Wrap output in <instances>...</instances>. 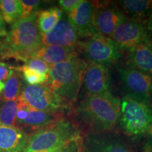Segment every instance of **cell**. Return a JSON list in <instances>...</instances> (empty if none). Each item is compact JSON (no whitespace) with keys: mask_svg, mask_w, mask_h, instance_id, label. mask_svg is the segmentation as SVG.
<instances>
[{"mask_svg":"<svg viewBox=\"0 0 152 152\" xmlns=\"http://www.w3.org/2000/svg\"><path fill=\"white\" fill-rule=\"evenodd\" d=\"M121 101L112 93L85 96L75 109L77 118L87 132L113 131L118 123Z\"/></svg>","mask_w":152,"mask_h":152,"instance_id":"6da1fadb","label":"cell"},{"mask_svg":"<svg viewBox=\"0 0 152 152\" xmlns=\"http://www.w3.org/2000/svg\"><path fill=\"white\" fill-rule=\"evenodd\" d=\"M37 12L20 18L11 26L7 36L0 39V57L26 62L42 45V35L37 25Z\"/></svg>","mask_w":152,"mask_h":152,"instance_id":"7a4b0ae2","label":"cell"},{"mask_svg":"<svg viewBox=\"0 0 152 152\" xmlns=\"http://www.w3.org/2000/svg\"><path fill=\"white\" fill-rule=\"evenodd\" d=\"M81 139L77 123L64 116L30 134L23 152H55Z\"/></svg>","mask_w":152,"mask_h":152,"instance_id":"3957f363","label":"cell"},{"mask_svg":"<svg viewBox=\"0 0 152 152\" xmlns=\"http://www.w3.org/2000/svg\"><path fill=\"white\" fill-rule=\"evenodd\" d=\"M87 61L78 56L51 66L46 86L69 104L77 102Z\"/></svg>","mask_w":152,"mask_h":152,"instance_id":"277c9868","label":"cell"},{"mask_svg":"<svg viewBox=\"0 0 152 152\" xmlns=\"http://www.w3.org/2000/svg\"><path fill=\"white\" fill-rule=\"evenodd\" d=\"M120 101L119 128L132 140L143 137L152 125L151 104L128 95H124Z\"/></svg>","mask_w":152,"mask_h":152,"instance_id":"5b68a950","label":"cell"},{"mask_svg":"<svg viewBox=\"0 0 152 152\" xmlns=\"http://www.w3.org/2000/svg\"><path fill=\"white\" fill-rule=\"evenodd\" d=\"M77 51L87 59L109 67L115 64L123 56V52L111 38L100 33L88 37L83 42H79Z\"/></svg>","mask_w":152,"mask_h":152,"instance_id":"8992f818","label":"cell"},{"mask_svg":"<svg viewBox=\"0 0 152 152\" xmlns=\"http://www.w3.org/2000/svg\"><path fill=\"white\" fill-rule=\"evenodd\" d=\"M20 99L28 107L37 111L64 113L71 104L49 90L45 85H28L20 92Z\"/></svg>","mask_w":152,"mask_h":152,"instance_id":"52a82bcc","label":"cell"},{"mask_svg":"<svg viewBox=\"0 0 152 152\" xmlns=\"http://www.w3.org/2000/svg\"><path fill=\"white\" fill-rule=\"evenodd\" d=\"M125 95L150 102L152 75L129 67L117 68Z\"/></svg>","mask_w":152,"mask_h":152,"instance_id":"ba28073f","label":"cell"},{"mask_svg":"<svg viewBox=\"0 0 152 152\" xmlns=\"http://www.w3.org/2000/svg\"><path fill=\"white\" fill-rule=\"evenodd\" d=\"M83 152H134L119 134L113 131L87 132L82 143Z\"/></svg>","mask_w":152,"mask_h":152,"instance_id":"9c48e42d","label":"cell"},{"mask_svg":"<svg viewBox=\"0 0 152 152\" xmlns=\"http://www.w3.org/2000/svg\"><path fill=\"white\" fill-rule=\"evenodd\" d=\"M81 88L85 96L111 93V76L109 67L87 61Z\"/></svg>","mask_w":152,"mask_h":152,"instance_id":"30bf717a","label":"cell"},{"mask_svg":"<svg viewBox=\"0 0 152 152\" xmlns=\"http://www.w3.org/2000/svg\"><path fill=\"white\" fill-rule=\"evenodd\" d=\"M94 7V23L99 33L111 38L114 30L126 19L115 1H92Z\"/></svg>","mask_w":152,"mask_h":152,"instance_id":"8fae6325","label":"cell"},{"mask_svg":"<svg viewBox=\"0 0 152 152\" xmlns=\"http://www.w3.org/2000/svg\"><path fill=\"white\" fill-rule=\"evenodd\" d=\"M111 38L122 52L130 50L150 39L143 23L128 18L114 30Z\"/></svg>","mask_w":152,"mask_h":152,"instance_id":"7c38bea8","label":"cell"},{"mask_svg":"<svg viewBox=\"0 0 152 152\" xmlns=\"http://www.w3.org/2000/svg\"><path fill=\"white\" fill-rule=\"evenodd\" d=\"M68 20L80 37H90L99 33L94 23V7L92 1L82 0L68 13Z\"/></svg>","mask_w":152,"mask_h":152,"instance_id":"4fadbf2b","label":"cell"},{"mask_svg":"<svg viewBox=\"0 0 152 152\" xmlns=\"http://www.w3.org/2000/svg\"><path fill=\"white\" fill-rule=\"evenodd\" d=\"M42 46L77 47L79 37L68 19L61 18L48 33L42 34Z\"/></svg>","mask_w":152,"mask_h":152,"instance_id":"5bb4252c","label":"cell"},{"mask_svg":"<svg viewBox=\"0 0 152 152\" xmlns=\"http://www.w3.org/2000/svg\"><path fill=\"white\" fill-rule=\"evenodd\" d=\"M127 67L152 75V41H144L128 51Z\"/></svg>","mask_w":152,"mask_h":152,"instance_id":"9a60e30c","label":"cell"},{"mask_svg":"<svg viewBox=\"0 0 152 152\" xmlns=\"http://www.w3.org/2000/svg\"><path fill=\"white\" fill-rule=\"evenodd\" d=\"M26 113L24 118L18 123V128L23 130L28 129V133L30 135L36 131L45 128L64 117V113H54L37 111L30 109L26 105Z\"/></svg>","mask_w":152,"mask_h":152,"instance_id":"2e32d148","label":"cell"},{"mask_svg":"<svg viewBox=\"0 0 152 152\" xmlns=\"http://www.w3.org/2000/svg\"><path fill=\"white\" fill-rule=\"evenodd\" d=\"M29 137L21 129L0 124V152H23Z\"/></svg>","mask_w":152,"mask_h":152,"instance_id":"e0dca14e","label":"cell"},{"mask_svg":"<svg viewBox=\"0 0 152 152\" xmlns=\"http://www.w3.org/2000/svg\"><path fill=\"white\" fill-rule=\"evenodd\" d=\"M115 3L126 18L143 24L152 14V0H123Z\"/></svg>","mask_w":152,"mask_h":152,"instance_id":"ac0fdd59","label":"cell"},{"mask_svg":"<svg viewBox=\"0 0 152 152\" xmlns=\"http://www.w3.org/2000/svg\"><path fill=\"white\" fill-rule=\"evenodd\" d=\"M78 56L76 47L56 46H42L32 55L31 58H37L53 66Z\"/></svg>","mask_w":152,"mask_h":152,"instance_id":"d6986e66","label":"cell"},{"mask_svg":"<svg viewBox=\"0 0 152 152\" xmlns=\"http://www.w3.org/2000/svg\"><path fill=\"white\" fill-rule=\"evenodd\" d=\"M63 11L58 7L38 11L37 25L41 35L48 33L62 18Z\"/></svg>","mask_w":152,"mask_h":152,"instance_id":"ffe728a7","label":"cell"},{"mask_svg":"<svg viewBox=\"0 0 152 152\" xmlns=\"http://www.w3.org/2000/svg\"><path fill=\"white\" fill-rule=\"evenodd\" d=\"M22 13L19 0H0V14L4 22L14 24L21 18Z\"/></svg>","mask_w":152,"mask_h":152,"instance_id":"44dd1931","label":"cell"},{"mask_svg":"<svg viewBox=\"0 0 152 152\" xmlns=\"http://www.w3.org/2000/svg\"><path fill=\"white\" fill-rule=\"evenodd\" d=\"M21 82L20 76L16 71L13 70L9 75L6 84L2 94V99L7 101L16 100L20 96Z\"/></svg>","mask_w":152,"mask_h":152,"instance_id":"7402d4cb","label":"cell"},{"mask_svg":"<svg viewBox=\"0 0 152 152\" xmlns=\"http://www.w3.org/2000/svg\"><path fill=\"white\" fill-rule=\"evenodd\" d=\"M18 108L17 99L4 102L0 108V124L17 128L16 113Z\"/></svg>","mask_w":152,"mask_h":152,"instance_id":"603a6c76","label":"cell"},{"mask_svg":"<svg viewBox=\"0 0 152 152\" xmlns=\"http://www.w3.org/2000/svg\"><path fill=\"white\" fill-rule=\"evenodd\" d=\"M18 71L21 72L25 81L30 85H37L46 83L48 80V75L38 73L25 65L19 68Z\"/></svg>","mask_w":152,"mask_h":152,"instance_id":"cb8c5ba5","label":"cell"},{"mask_svg":"<svg viewBox=\"0 0 152 152\" xmlns=\"http://www.w3.org/2000/svg\"><path fill=\"white\" fill-rule=\"evenodd\" d=\"M25 66H26L30 69L33 70L37 73L42 74V75H48L50 66L48 64L44 61L39 59L37 58H29L25 62Z\"/></svg>","mask_w":152,"mask_h":152,"instance_id":"d4e9b609","label":"cell"},{"mask_svg":"<svg viewBox=\"0 0 152 152\" xmlns=\"http://www.w3.org/2000/svg\"><path fill=\"white\" fill-rule=\"evenodd\" d=\"M19 1L22 7L21 18L27 17L37 12V9L41 4V1L38 0H19Z\"/></svg>","mask_w":152,"mask_h":152,"instance_id":"484cf974","label":"cell"},{"mask_svg":"<svg viewBox=\"0 0 152 152\" xmlns=\"http://www.w3.org/2000/svg\"><path fill=\"white\" fill-rule=\"evenodd\" d=\"M81 1L82 0H61L58 3L62 11H65L68 14L75 9Z\"/></svg>","mask_w":152,"mask_h":152,"instance_id":"4316f807","label":"cell"},{"mask_svg":"<svg viewBox=\"0 0 152 152\" xmlns=\"http://www.w3.org/2000/svg\"><path fill=\"white\" fill-rule=\"evenodd\" d=\"M82 143H83V138L81 140H77V141L72 142V143L68 144L66 147L61 148L55 152H77L83 150L82 147Z\"/></svg>","mask_w":152,"mask_h":152,"instance_id":"83f0119b","label":"cell"},{"mask_svg":"<svg viewBox=\"0 0 152 152\" xmlns=\"http://www.w3.org/2000/svg\"><path fill=\"white\" fill-rule=\"evenodd\" d=\"M145 141L143 147V152H152V125L146 132Z\"/></svg>","mask_w":152,"mask_h":152,"instance_id":"f1b7e54d","label":"cell"},{"mask_svg":"<svg viewBox=\"0 0 152 152\" xmlns=\"http://www.w3.org/2000/svg\"><path fill=\"white\" fill-rule=\"evenodd\" d=\"M13 70L7 64L0 62V81L7 80Z\"/></svg>","mask_w":152,"mask_h":152,"instance_id":"f546056e","label":"cell"},{"mask_svg":"<svg viewBox=\"0 0 152 152\" xmlns=\"http://www.w3.org/2000/svg\"><path fill=\"white\" fill-rule=\"evenodd\" d=\"M7 35V30H6L5 23L3 20L2 17L0 14V38H4Z\"/></svg>","mask_w":152,"mask_h":152,"instance_id":"4dcf8cb0","label":"cell"},{"mask_svg":"<svg viewBox=\"0 0 152 152\" xmlns=\"http://www.w3.org/2000/svg\"><path fill=\"white\" fill-rule=\"evenodd\" d=\"M147 23V29L148 32V35H149V37H150L149 38H151L152 39V14L150 16Z\"/></svg>","mask_w":152,"mask_h":152,"instance_id":"1f68e13d","label":"cell"},{"mask_svg":"<svg viewBox=\"0 0 152 152\" xmlns=\"http://www.w3.org/2000/svg\"><path fill=\"white\" fill-rule=\"evenodd\" d=\"M4 83H2L1 81H0V94H1V92L4 90Z\"/></svg>","mask_w":152,"mask_h":152,"instance_id":"d6a6232c","label":"cell"},{"mask_svg":"<svg viewBox=\"0 0 152 152\" xmlns=\"http://www.w3.org/2000/svg\"><path fill=\"white\" fill-rule=\"evenodd\" d=\"M150 103H151V105H152V90H151V95H150Z\"/></svg>","mask_w":152,"mask_h":152,"instance_id":"836d02e7","label":"cell"},{"mask_svg":"<svg viewBox=\"0 0 152 152\" xmlns=\"http://www.w3.org/2000/svg\"><path fill=\"white\" fill-rule=\"evenodd\" d=\"M77 152H83V150H81V151H77Z\"/></svg>","mask_w":152,"mask_h":152,"instance_id":"e575fe53","label":"cell"}]
</instances>
